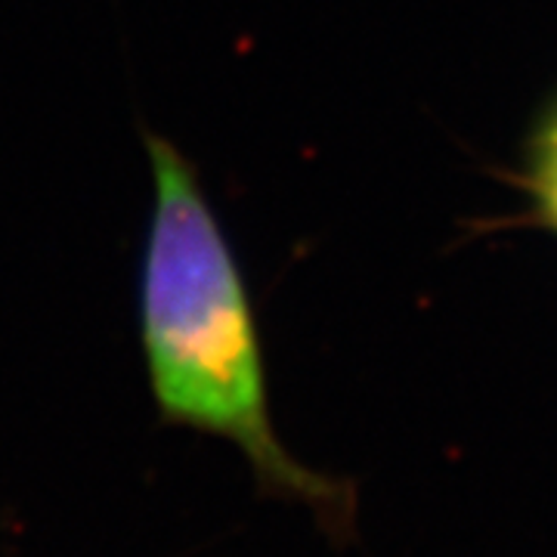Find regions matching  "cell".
<instances>
[{"mask_svg":"<svg viewBox=\"0 0 557 557\" xmlns=\"http://www.w3.org/2000/svg\"><path fill=\"white\" fill-rule=\"evenodd\" d=\"M139 137L152 211L137 335L161 424L233 443L263 496L307 505L332 542L357 539V483L307 468L273 428L258 304L199 164L168 134L143 124Z\"/></svg>","mask_w":557,"mask_h":557,"instance_id":"cell-1","label":"cell"},{"mask_svg":"<svg viewBox=\"0 0 557 557\" xmlns=\"http://www.w3.org/2000/svg\"><path fill=\"white\" fill-rule=\"evenodd\" d=\"M527 186L536 205V218L557 233V106L533 137L527 161Z\"/></svg>","mask_w":557,"mask_h":557,"instance_id":"cell-2","label":"cell"}]
</instances>
